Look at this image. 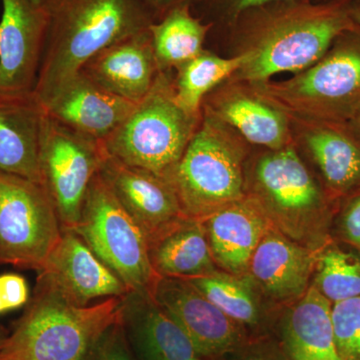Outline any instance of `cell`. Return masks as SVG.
<instances>
[{
    "label": "cell",
    "mask_w": 360,
    "mask_h": 360,
    "mask_svg": "<svg viewBox=\"0 0 360 360\" xmlns=\"http://www.w3.org/2000/svg\"><path fill=\"white\" fill-rule=\"evenodd\" d=\"M136 104L111 94L79 71L44 108L68 129L103 142L129 117Z\"/></svg>",
    "instance_id": "cell-18"
},
{
    "label": "cell",
    "mask_w": 360,
    "mask_h": 360,
    "mask_svg": "<svg viewBox=\"0 0 360 360\" xmlns=\"http://www.w3.org/2000/svg\"><path fill=\"white\" fill-rule=\"evenodd\" d=\"M251 85L288 115L349 122L360 108V26L341 33L319 61L290 79Z\"/></svg>",
    "instance_id": "cell-7"
},
{
    "label": "cell",
    "mask_w": 360,
    "mask_h": 360,
    "mask_svg": "<svg viewBox=\"0 0 360 360\" xmlns=\"http://www.w3.org/2000/svg\"><path fill=\"white\" fill-rule=\"evenodd\" d=\"M30 300V288L25 277L8 274L0 276V314L16 309Z\"/></svg>",
    "instance_id": "cell-33"
},
{
    "label": "cell",
    "mask_w": 360,
    "mask_h": 360,
    "mask_svg": "<svg viewBox=\"0 0 360 360\" xmlns=\"http://www.w3.org/2000/svg\"><path fill=\"white\" fill-rule=\"evenodd\" d=\"M85 360H136L123 328L122 314L104 331Z\"/></svg>",
    "instance_id": "cell-31"
},
{
    "label": "cell",
    "mask_w": 360,
    "mask_h": 360,
    "mask_svg": "<svg viewBox=\"0 0 360 360\" xmlns=\"http://www.w3.org/2000/svg\"><path fill=\"white\" fill-rule=\"evenodd\" d=\"M349 129L352 130V132L356 135L357 139L360 141V108L354 116L352 120L347 122Z\"/></svg>",
    "instance_id": "cell-37"
},
{
    "label": "cell",
    "mask_w": 360,
    "mask_h": 360,
    "mask_svg": "<svg viewBox=\"0 0 360 360\" xmlns=\"http://www.w3.org/2000/svg\"><path fill=\"white\" fill-rule=\"evenodd\" d=\"M245 195L272 227L298 245L317 251L330 240L336 203L295 142L248 160Z\"/></svg>",
    "instance_id": "cell-3"
},
{
    "label": "cell",
    "mask_w": 360,
    "mask_h": 360,
    "mask_svg": "<svg viewBox=\"0 0 360 360\" xmlns=\"http://www.w3.org/2000/svg\"><path fill=\"white\" fill-rule=\"evenodd\" d=\"M46 32L33 94L42 106L85 63L158 20L143 0H42Z\"/></svg>",
    "instance_id": "cell-1"
},
{
    "label": "cell",
    "mask_w": 360,
    "mask_h": 360,
    "mask_svg": "<svg viewBox=\"0 0 360 360\" xmlns=\"http://www.w3.org/2000/svg\"><path fill=\"white\" fill-rule=\"evenodd\" d=\"M248 143L277 150L293 143L290 117L252 85L229 80L205 97L202 108Z\"/></svg>",
    "instance_id": "cell-15"
},
{
    "label": "cell",
    "mask_w": 360,
    "mask_h": 360,
    "mask_svg": "<svg viewBox=\"0 0 360 360\" xmlns=\"http://www.w3.org/2000/svg\"><path fill=\"white\" fill-rule=\"evenodd\" d=\"M248 144L229 125L201 110L200 127L165 176L186 217L203 221L245 198Z\"/></svg>",
    "instance_id": "cell-5"
},
{
    "label": "cell",
    "mask_w": 360,
    "mask_h": 360,
    "mask_svg": "<svg viewBox=\"0 0 360 360\" xmlns=\"http://www.w3.org/2000/svg\"><path fill=\"white\" fill-rule=\"evenodd\" d=\"M149 262L158 276L191 279L220 270L213 259L205 222L184 217L148 243Z\"/></svg>",
    "instance_id": "cell-24"
},
{
    "label": "cell",
    "mask_w": 360,
    "mask_h": 360,
    "mask_svg": "<svg viewBox=\"0 0 360 360\" xmlns=\"http://www.w3.org/2000/svg\"><path fill=\"white\" fill-rule=\"evenodd\" d=\"M0 2V94H30L39 73L46 16L32 0Z\"/></svg>",
    "instance_id": "cell-14"
},
{
    "label": "cell",
    "mask_w": 360,
    "mask_h": 360,
    "mask_svg": "<svg viewBox=\"0 0 360 360\" xmlns=\"http://www.w3.org/2000/svg\"><path fill=\"white\" fill-rule=\"evenodd\" d=\"M231 321L245 329L250 338L267 335L266 302L248 276L219 271L187 279Z\"/></svg>",
    "instance_id": "cell-25"
},
{
    "label": "cell",
    "mask_w": 360,
    "mask_h": 360,
    "mask_svg": "<svg viewBox=\"0 0 360 360\" xmlns=\"http://www.w3.org/2000/svg\"><path fill=\"white\" fill-rule=\"evenodd\" d=\"M98 174L146 233L148 243L186 217L167 179L148 170L125 165L108 155L104 148Z\"/></svg>",
    "instance_id": "cell-16"
},
{
    "label": "cell",
    "mask_w": 360,
    "mask_h": 360,
    "mask_svg": "<svg viewBox=\"0 0 360 360\" xmlns=\"http://www.w3.org/2000/svg\"><path fill=\"white\" fill-rule=\"evenodd\" d=\"M241 65L243 58L238 54L224 58L205 49L175 68L177 73L174 84L177 103L187 112L200 116L205 97L225 79H229Z\"/></svg>",
    "instance_id": "cell-27"
},
{
    "label": "cell",
    "mask_w": 360,
    "mask_h": 360,
    "mask_svg": "<svg viewBox=\"0 0 360 360\" xmlns=\"http://www.w3.org/2000/svg\"><path fill=\"white\" fill-rule=\"evenodd\" d=\"M331 305L310 285L305 295L286 305L279 319V343L290 360H340L336 350Z\"/></svg>",
    "instance_id": "cell-23"
},
{
    "label": "cell",
    "mask_w": 360,
    "mask_h": 360,
    "mask_svg": "<svg viewBox=\"0 0 360 360\" xmlns=\"http://www.w3.org/2000/svg\"><path fill=\"white\" fill-rule=\"evenodd\" d=\"M210 27L193 15L189 2L163 14L149 26L160 70H175L205 51L203 44Z\"/></svg>",
    "instance_id": "cell-26"
},
{
    "label": "cell",
    "mask_w": 360,
    "mask_h": 360,
    "mask_svg": "<svg viewBox=\"0 0 360 360\" xmlns=\"http://www.w3.org/2000/svg\"><path fill=\"white\" fill-rule=\"evenodd\" d=\"M143 1L155 11L160 18L172 7L189 2V0H143Z\"/></svg>",
    "instance_id": "cell-35"
},
{
    "label": "cell",
    "mask_w": 360,
    "mask_h": 360,
    "mask_svg": "<svg viewBox=\"0 0 360 360\" xmlns=\"http://www.w3.org/2000/svg\"><path fill=\"white\" fill-rule=\"evenodd\" d=\"M32 1L37 4H41L42 0H32Z\"/></svg>",
    "instance_id": "cell-38"
},
{
    "label": "cell",
    "mask_w": 360,
    "mask_h": 360,
    "mask_svg": "<svg viewBox=\"0 0 360 360\" xmlns=\"http://www.w3.org/2000/svg\"><path fill=\"white\" fill-rule=\"evenodd\" d=\"M203 222L217 267L234 276H246L253 253L271 226L259 207L245 196Z\"/></svg>",
    "instance_id": "cell-22"
},
{
    "label": "cell",
    "mask_w": 360,
    "mask_h": 360,
    "mask_svg": "<svg viewBox=\"0 0 360 360\" xmlns=\"http://www.w3.org/2000/svg\"><path fill=\"white\" fill-rule=\"evenodd\" d=\"M219 360H290L279 341L269 335L250 338L238 349Z\"/></svg>",
    "instance_id": "cell-32"
},
{
    "label": "cell",
    "mask_w": 360,
    "mask_h": 360,
    "mask_svg": "<svg viewBox=\"0 0 360 360\" xmlns=\"http://www.w3.org/2000/svg\"><path fill=\"white\" fill-rule=\"evenodd\" d=\"M80 71L111 94L139 103L160 71L149 28L106 47Z\"/></svg>",
    "instance_id": "cell-19"
},
{
    "label": "cell",
    "mask_w": 360,
    "mask_h": 360,
    "mask_svg": "<svg viewBox=\"0 0 360 360\" xmlns=\"http://www.w3.org/2000/svg\"><path fill=\"white\" fill-rule=\"evenodd\" d=\"M293 142L307 153L312 170L333 202L360 191V141L347 123L288 115Z\"/></svg>",
    "instance_id": "cell-12"
},
{
    "label": "cell",
    "mask_w": 360,
    "mask_h": 360,
    "mask_svg": "<svg viewBox=\"0 0 360 360\" xmlns=\"http://www.w3.org/2000/svg\"><path fill=\"white\" fill-rule=\"evenodd\" d=\"M122 297L80 307L37 281L13 330L0 342V360H85L104 331L120 319Z\"/></svg>",
    "instance_id": "cell-4"
},
{
    "label": "cell",
    "mask_w": 360,
    "mask_h": 360,
    "mask_svg": "<svg viewBox=\"0 0 360 360\" xmlns=\"http://www.w3.org/2000/svg\"><path fill=\"white\" fill-rule=\"evenodd\" d=\"M153 298L179 324L205 360H219L250 340L245 329L187 279L158 277Z\"/></svg>",
    "instance_id": "cell-11"
},
{
    "label": "cell",
    "mask_w": 360,
    "mask_h": 360,
    "mask_svg": "<svg viewBox=\"0 0 360 360\" xmlns=\"http://www.w3.org/2000/svg\"><path fill=\"white\" fill-rule=\"evenodd\" d=\"M285 2L292 1V0H236L234 1V14L239 15V14L246 13V11H253V9L258 8L266 6V4H274V2Z\"/></svg>",
    "instance_id": "cell-34"
},
{
    "label": "cell",
    "mask_w": 360,
    "mask_h": 360,
    "mask_svg": "<svg viewBox=\"0 0 360 360\" xmlns=\"http://www.w3.org/2000/svg\"><path fill=\"white\" fill-rule=\"evenodd\" d=\"M37 281L77 307H89L97 298L123 297L129 293L122 279L71 229L60 238L39 270Z\"/></svg>",
    "instance_id": "cell-13"
},
{
    "label": "cell",
    "mask_w": 360,
    "mask_h": 360,
    "mask_svg": "<svg viewBox=\"0 0 360 360\" xmlns=\"http://www.w3.org/2000/svg\"><path fill=\"white\" fill-rule=\"evenodd\" d=\"M201 115L187 112L175 98L172 71L160 70L146 96L103 141L108 155L165 179L200 127Z\"/></svg>",
    "instance_id": "cell-6"
},
{
    "label": "cell",
    "mask_w": 360,
    "mask_h": 360,
    "mask_svg": "<svg viewBox=\"0 0 360 360\" xmlns=\"http://www.w3.org/2000/svg\"><path fill=\"white\" fill-rule=\"evenodd\" d=\"M61 233L60 219L44 186L0 172V265L39 271Z\"/></svg>",
    "instance_id": "cell-9"
},
{
    "label": "cell",
    "mask_w": 360,
    "mask_h": 360,
    "mask_svg": "<svg viewBox=\"0 0 360 360\" xmlns=\"http://www.w3.org/2000/svg\"><path fill=\"white\" fill-rule=\"evenodd\" d=\"M122 322L136 360H205L151 295L123 296Z\"/></svg>",
    "instance_id": "cell-20"
},
{
    "label": "cell",
    "mask_w": 360,
    "mask_h": 360,
    "mask_svg": "<svg viewBox=\"0 0 360 360\" xmlns=\"http://www.w3.org/2000/svg\"><path fill=\"white\" fill-rule=\"evenodd\" d=\"M331 321L340 360H360V297L333 303Z\"/></svg>",
    "instance_id": "cell-29"
},
{
    "label": "cell",
    "mask_w": 360,
    "mask_h": 360,
    "mask_svg": "<svg viewBox=\"0 0 360 360\" xmlns=\"http://www.w3.org/2000/svg\"><path fill=\"white\" fill-rule=\"evenodd\" d=\"M349 14L355 25L360 26V0H349Z\"/></svg>",
    "instance_id": "cell-36"
},
{
    "label": "cell",
    "mask_w": 360,
    "mask_h": 360,
    "mask_svg": "<svg viewBox=\"0 0 360 360\" xmlns=\"http://www.w3.org/2000/svg\"><path fill=\"white\" fill-rule=\"evenodd\" d=\"M330 236L360 251V191L338 201L331 222Z\"/></svg>",
    "instance_id": "cell-30"
},
{
    "label": "cell",
    "mask_w": 360,
    "mask_h": 360,
    "mask_svg": "<svg viewBox=\"0 0 360 360\" xmlns=\"http://www.w3.org/2000/svg\"><path fill=\"white\" fill-rule=\"evenodd\" d=\"M44 108L33 92L0 94V172L41 184L39 141Z\"/></svg>",
    "instance_id": "cell-21"
},
{
    "label": "cell",
    "mask_w": 360,
    "mask_h": 360,
    "mask_svg": "<svg viewBox=\"0 0 360 360\" xmlns=\"http://www.w3.org/2000/svg\"><path fill=\"white\" fill-rule=\"evenodd\" d=\"M71 231L84 239L130 292L153 296L160 276L149 262L148 239L98 172L90 182L79 222Z\"/></svg>",
    "instance_id": "cell-8"
},
{
    "label": "cell",
    "mask_w": 360,
    "mask_h": 360,
    "mask_svg": "<svg viewBox=\"0 0 360 360\" xmlns=\"http://www.w3.org/2000/svg\"><path fill=\"white\" fill-rule=\"evenodd\" d=\"M316 251L270 226L251 257L248 276L269 304L288 305L312 283Z\"/></svg>",
    "instance_id": "cell-17"
},
{
    "label": "cell",
    "mask_w": 360,
    "mask_h": 360,
    "mask_svg": "<svg viewBox=\"0 0 360 360\" xmlns=\"http://www.w3.org/2000/svg\"><path fill=\"white\" fill-rule=\"evenodd\" d=\"M4 336L1 335V333H0V342H1V340H2V338H4Z\"/></svg>",
    "instance_id": "cell-39"
},
{
    "label": "cell",
    "mask_w": 360,
    "mask_h": 360,
    "mask_svg": "<svg viewBox=\"0 0 360 360\" xmlns=\"http://www.w3.org/2000/svg\"><path fill=\"white\" fill-rule=\"evenodd\" d=\"M311 284L331 303L360 297V251L331 238L316 251Z\"/></svg>",
    "instance_id": "cell-28"
},
{
    "label": "cell",
    "mask_w": 360,
    "mask_h": 360,
    "mask_svg": "<svg viewBox=\"0 0 360 360\" xmlns=\"http://www.w3.org/2000/svg\"><path fill=\"white\" fill-rule=\"evenodd\" d=\"M355 25L349 0L328 4L285 1L260 9L241 35L240 68L229 79L255 84L279 73L307 70L328 51L338 37Z\"/></svg>",
    "instance_id": "cell-2"
},
{
    "label": "cell",
    "mask_w": 360,
    "mask_h": 360,
    "mask_svg": "<svg viewBox=\"0 0 360 360\" xmlns=\"http://www.w3.org/2000/svg\"><path fill=\"white\" fill-rule=\"evenodd\" d=\"M103 146L61 124L44 111L39 141L41 184L61 226L72 229L82 217L90 182L98 172Z\"/></svg>",
    "instance_id": "cell-10"
}]
</instances>
